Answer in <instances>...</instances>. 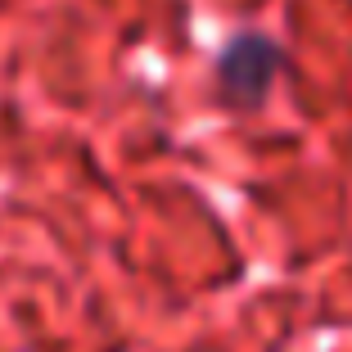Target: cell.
Wrapping results in <instances>:
<instances>
[{
	"instance_id": "obj_1",
	"label": "cell",
	"mask_w": 352,
	"mask_h": 352,
	"mask_svg": "<svg viewBox=\"0 0 352 352\" xmlns=\"http://www.w3.org/2000/svg\"><path fill=\"white\" fill-rule=\"evenodd\" d=\"M276 73V45L262 36H239L226 54H221V91L235 104H258Z\"/></svg>"
}]
</instances>
